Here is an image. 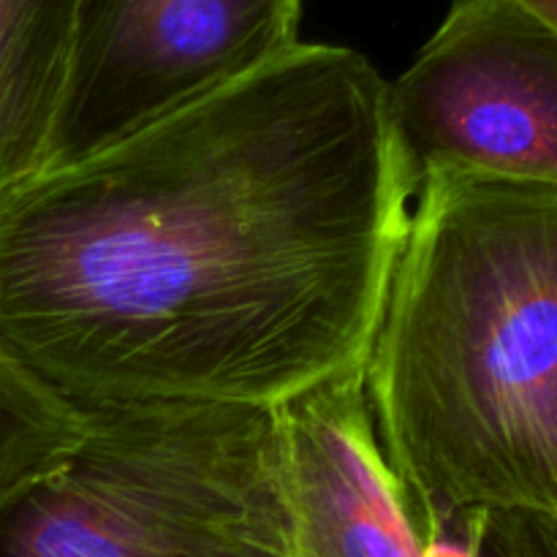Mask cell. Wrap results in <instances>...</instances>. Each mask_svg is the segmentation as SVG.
Listing matches in <instances>:
<instances>
[{"label":"cell","mask_w":557,"mask_h":557,"mask_svg":"<svg viewBox=\"0 0 557 557\" xmlns=\"http://www.w3.org/2000/svg\"><path fill=\"white\" fill-rule=\"evenodd\" d=\"M364 357L375 435L428 539L471 509L557 511V190H417Z\"/></svg>","instance_id":"obj_2"},{"label":"cell","mask_w":557,"mask_h":557,"mask_svg":"<svg viewBox=\"0 0 557 557\" xmlns=\"http://www.w3.org/2000/svg\"><path fill=\"white\" fill-rule=\"evenodd\" d=\"M424 544L428 557H557V511L471 509Z\"/></svg>","instance_id":"obj_9"},{"label":"cell","mask_w":557,"mask_h":557,"mask_svg":"<svg viewBox=\"0 0 557 557\" xmlns=\"http://www.w3.org/2000/svg\"><path fill=\"white\" fill-rule=\"evenodd\" d=\"M557 33V0H511Z\"/></svg>","instance_id":"obj_10"},{"label":"cell","mask_w":557,"mask_h":557,"mask_svg":"<svg viewBox=\"0 0 557 557\" xmlns=\"http://www.w3.org/2000/svg\"><path fill=\"white\" fill-rule=\"evenodd\" d=\"M386 85L299 41L3 190L0 346L79 411H275L359 368L413 199Z\"/></svg>","instance_id":"obj_1"},{"label":"cell","mask_w":557,"mask_h":557,"mask_svg":"<svg viewBox=\"0 0 557 557\" xmlns=\"http://www.w3.org/2000/svg\"><path fill=\"white\" fill-rule=\"evenodd\" d=\"M386 109L413 196L435 177L557 190V33L511 0H455Z\"/></svg>","instance_id":"obj_4"},{"label":"cell","mask_w":557,"mask_h":557,"mask_svg":"<svg viewBox=\"0 0 557 557\" xmlns=\"http://www.w3.org/2000/svg\"><path fill=\"white\" fill-rule=\"evenodd\" d=\"M79 0H0V194L44 172L63 117Z\"/></svg>","instance_id":"obj_7"},{"label":"cell","mask_w":557,"mask_h":557,"mask_svg":"<svg viewBox=\"0 0 557 557\" xmlns=\"http://www.w3.org/2000/svg\"><path fill=\"white\" fill-rule=\"evenodd\" d=\"M82 428L85 411L0 346V493L69 451Z\"/></svg>","instance_id":"obj_8"},{"label":"cell","mask_w":557,"mask_h":557,"mask_svg":"<svg viewBox=\"0 0 557 557\" xmlns=\"http://www.w3.org/2000/svg\"><path fill=\"white\" fill-rule=\"evenodd\" d=\"M302 0H79L47 169L85 161L299 44Z\"/></svg>","instance_id":"obj_5"},{"label":"cell","mask_w":557,"mask_h":557,"mask_svg":"<svg viewBox=\"0 0 557 557\" xmlns=\"http://www.w3.org/2000/svg\"><path fill=\"white\" fill-rule=\"evenodd\" d=\"M0 557H294L275 413L90 408L0 493Z\"/></svg>","instance_id":"obj_3"},{"label":"cell","mask_w":557,"mask_h":557,"mask_svg":"<svg viewBox=\"0 0 557 557\" xmlns=\"http://www.w3.org/2000/svg\"><path fill=\"white\" fill-rule=\"evenodd\" d=\"M294 557H428L364 392V362L275 411Z\"/></svg>","instance_id":"obj_6"}]
</instances>
